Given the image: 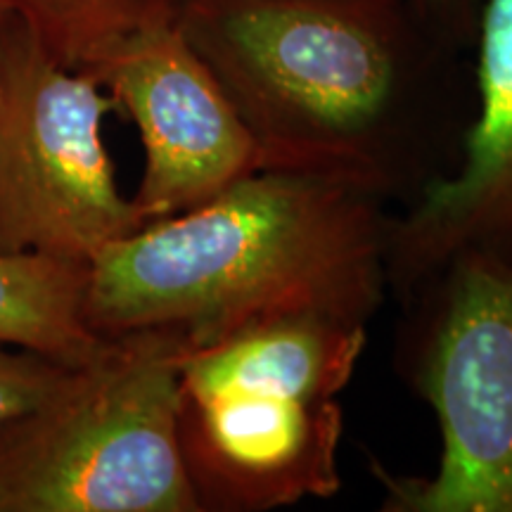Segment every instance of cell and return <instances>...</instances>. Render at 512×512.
<instances>
[{"label": "cell", "mask_w": 512, "mask_h": 512, "mask_svg": "<svg viewBox=\"0 0 512 512\" xmlns=\"http://www.w3.org/2000/svg\"><path fill=\"white\" fill-rule=\"evenodd\" d=\"M12 12L8 10V5L0 0V86H3V34H5V24H8Z\"/></svg>", "instance_id": "4fadbf2b"}, {"label": "cell", "mask_w": 512, "mask_h": 512, "mask_svg": "<svg viewBox=\"0 0 512 512\" xmlns=\"http://www.w3.org/2000/svg\"><path fill=\"white\" fill-rule=\"evenodd\" d=\"M76 366L0 342V422L36 408Z\"/></svg>", "instance_id": "8fae6325"}, {"label": "cell", "mask_w": 512, "mask_h": 512, "mask_svg": "<svg viewBox=\"0 0 512 512\" xmlns=\"http://www.w3.org/2000/svg\"><path fill=\"white\" fill-rule=\"evenodd\" d=\"M117 102L10 15L0 86V252L91 264L147 219L121 195L102 121Z\"/></svg>", "instance_id": "8992f818"}, {"label": "cell", "mask_w": 512, "mask_h": 512, "mask_svg": "<svg viewBox=\"0 0 512 512\" xmlns=\"http://www.w3.org/2000/svg\"><path fill=\"white\" fill-rule=\"evenodd\" d=\"M81 72L138 126L145 174L133 202L147 223L197 207L259 169L252 133L176 22L131 34Z\"/></svg>", "instance_id": "52a82bcc"}, {"label": "cell", "mask_w": 512, "mask_h": 512, "mask_svg": "<svg viewBox=\"0 0 512 512\" xmlns=\"http://www.w3.org/2000/svg\"><path fill=\"white\" fill-rule=\"evenodd\" d=\"M470 3L472 0H411L415 15L427 22H441V24H453L460 29L465 27V19L470 15Z\"/></svg>", "instance_id": "7c38bea8"}, {"label": "cell", "mask_w": 512, "mask_h": 512, "mask_svg": "<svg viewBox=\"0 0 512 512\" xmlns=\"http://www.w3.org/2000/svg\"><path fill=\"white\" fill-rule=\"evenodd\" d=\"M252 133L259 169L413 200L446 140L422 110L399 0H185L176 19Z\"/></svg>", "instance_id": "7a4b0ae2"}, {"label": "cell", "mask_w": 512, "mask_h": 512, "mask_svg": "<svg viewBox=\"0 0 512 512\" xmlns=\"http://www.w3.org/2000/svg\"><path fill=\"white\" fill-rule=\"evenodd\" d=\"M403 297L406 373L441 434L427 477L375 465L389 512H512V264L451 256Z\"/></svg>", "instance_id": "5b68a950"}, {"label": "cell", "mask_w": 512, "mask_h": 512, "mask_svg": "<svg viewBox=\"0 0 512 512\" xmlns=\"http://www.w3.org/2000/svg\"><path fill=\"white\" fill-rule=\"evenodd\" d=\"M188 349L162 330L110 337L0 422V512H200L178 437Z\"/></svg>", "instance_id": "277c9868"}, {"label": "cell", "mask_w": 512, "mask_h": 512, "mask_svg": "<svg viewBox=\"0 0 512 512\" xmlns=\"http://www.w3.org/2000/svg\"><path fill=\"white\" fill-rule=\"evenodd\" d=\"M41 46L69 69L88 64L138 31L176 22L185 0H3Z\"/></svg>", "instance_id": "30bf717a"}, {"label": "cell", "mask_w": 512, "mask_h": 512, "mask_svg": "<svg viewBox=\"0 0 512 512\" xmlns=\"http://www.w3.org/2000/svg\"><path fill=\"white\" fill-rule=\"evenodd\" d=\"M477 95L456 169L427 183L389 223L387 278L401 297L456 254L512 264V0L484 3Z\"/></svg>", "instance_id": "ba28073f"}, {"label": "cell", "mask_w": 512, "mask_h": 512, "mask_svg": "<svg viewBox=\"0 0 512 512\" xmlns=\"http://www.w3.org/2000/svg\"><path fill=\"white\" fill-rule=\"evenodd\" d=\"M368 323L254 320L185 351L178 437L200 510L266 512L342 486V396Z\"/></svg>", "instance_id": "3957f363"}, {"label": "cell", "mask_w": 512, "mask_h": 512, "mask_svg": "<svg viewBox=\"0 0 512 512\" xmlns=\"http://www.w3.org/2000/svg\"><path fill=\"white\" fill-rule=\"evenodd\" d=\"M88 264L0 252V342L83 366L107 347L86 320Z\"/></svg>", "instance_id": "9c48e42d"}, {"label": "cell", "mask_w": 512, "mask_h": 512, "mask_svg": "<svg viewBox=\"0 0 512 512\" xmlns=\"http://www.w3.org/2000/svg\"><path fill=\"white\" fill-rule=\"evenodd\" d=\"M389 223L387 200L354 183L256 169L102 249L86 320L105 337L162 330L188 347L294 313L370 323L389 287Z\"/></svg>", "instance_id": "6da1fadb"}]
</instances>
